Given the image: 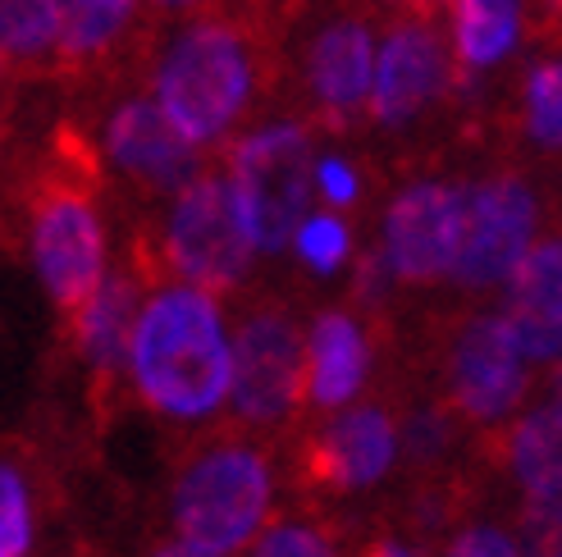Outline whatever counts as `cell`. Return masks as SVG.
I'll return each instance as SVG.
<instances>
[{
    "instance_id": "1",
    "label": "cell",
    "mask_w": 562,
    "mask_h": 557,
    "mask_svg": "<svg viewBox=\"0 0 562 557\" xmlns=\"http://www.w3.org/2000/svg\"><path fill=\"white\" fill-rule=\"evenodd\" d=\"M289 33L284 19L247 0L192 14L151 55V101L196 151H229L261 128L270 105L289 101Z\"/></svg>"
},
{
    "instance_id": "2",
    "label": "cell",
    "mask_w": 562,
    "mask_h": 557,
    "mask_svg": "<svg viewBox=\"0 0 562 557\" xmlns=\"http://www.w3.org/2000/svg\"><path fill=\"white\" fill-rule=\"evenodd\" d=\"M105 179L110 174L92 133L78 120H60L46 137L42 160L27 164L14 179V192H5L14 215L10 247H27L46 297L60 311L65 339L78 333L105 284Z\"/></svg>"
},
{
    "instance_id": "3",
    "label": "cell",
    "mask_w": 562,
    "mask_h": 557,
    "mask_svg": "<svg viewBox=\"0 0 562 557\" xmlns=\"http://www.w3.org/2000/svg\"><path fill=\"white\" fill-rule=\"evenodd\" d=\"M403 366L458 411L471 434L508 425L526 407L536 366L521 356L517 333L503 306L453 297L420 316L412 348L398 352Z\"/></svg>"
},
{
    "instance_id": "4",
    "label": "cell",
    "mask_w": 562,
    "mask_h": 557,
    "mask_svg": "<svg viewBox=\"0 0 562 557\" xmlns=\"http://www.w3.org/2000/svg\"><path fill=\"white\" fill-rule=\"evenodd\" d=\"M279 448L229 421H211L170 457V525L211 557H234L257 544L274 516Z\"/></svg>"
},
{
    "instance_id": "5",
    "label": "cell",
    "mask_w": 562,
    "mask_h": 557,
    "mask_svg": "<svg viewBox=\"0 0 562 557\" xmlns=\"http://www.w3.org/2000/svg\"><path fill=\"white\" fill-rule=\"evenodd\" d=\"M128 379L165 421H211L234 388V352L224 339L220 302L192 284L147 293L128 343Z\"/></svg>"
},
{
    "instance_id": "6",
    "label": "cell",
    "mask_w": 562,
    "mask_h": 557,
    "mask_svg": "<svg viewBox=\"0 0 562 557\" xmlns=\"http://www.w3.org/2000/svg\"><path fill=\"white\" fill-rule=\"evenodd\" d=\"M234 325V388L224 421L257 434L266 443H284L306 416V325L302 302L289 288L251 284L229 297Z\"/></svg>"
},
{
    "instance_id": "7",
    "label": "cell",
    "mask_w": 562,
    "mask_h": 557,
    "mask_svg": "<svg viewBox=\"0 0 562 557\" xmlns=\"http://www.w3.org/2000/svg\"><path fill=\"white\" fill-rule=\"evenodd\" d=\"M448 124H458V60L448 37V5L384 10L367 128L398 147V164H416V151Z\"/></svg>"
},
{
    "instance_id": "8",
    "label": "cell",
    "mask_w": 562,
    "mask_h": 557,
    "mask_svg": "<svg viewBox=\"0 0 562 557\" xmlns=\"http://www.w3.org/2000/svg\"><path fill=\"white\" fill-rule=\"evenodd\" d=\"M384 10L371 0L306 5L289 33V101L325 137H352L371 124L375 92V27Z\"/></svg>"
},
{
    "instance_id": "9",
    "label": "cell",
    "mask_w": 562,
    "mask_h": 557,
    "mask_svg": "<svg viewBox=\"0 0 562 557\" xmlns=\"http://www.w3.org/2000/svg\"><path fill=\"white\" fill-rule=\"evenodd\" d=\"M398 466V388L389 375L361 402L297 425L279 443V476L289 480L293 503L334 512L344 498L371 493Z\"/></svg>"
},
{
    "instance_id": "10",
    "label": "cell",
    "mask_w": 562,
    "mask_h": 557,
    "mask_svg": "<svg viewBox=\"0 0 562 557\" xmlns=\"http://www.w3.org/2000/svg\"><path fill=\"white\" fill-rule=\"evenodd\" d=\"M143 219L175 284H192L211 297H234L251 284L257 242L224 160H211L206 174H196L170 206H160V219Z\"/></svg>"
},
{
    "instance_id": "11",
    "label": "cell",
    "mask_w": 562,
    "mask_h": 557,
    "mask_svg": "<svg viewBox=\"0 0 562 557\" xmlns=\"http://www.w3.org/2000/svg\"><path fill=\"white\" fill-rule=\"evenodd\" d=\"M251 242L261 257H284L316 192V128L302 120H274L251 128L224 151Z\"/></svg>"
},
{
    "instance_id": "12",
    "label": "cell",
    "mask_w": 562,
    "mask_h": 557,
    "mask_svg": "<svg viewBox=\"0 0 562 557\" xmlns=\"http://www.w3.org/2000/svg\"><path fill=\"white\" fill-rule=\"evenodd\" d=\"M471 225V179L412 170L380 215V252L398 288L430 293L453 284Z\"/></svg>"
},
{
    "instance_id": "13",
    "label": "cell",
    "mask_w": 562,
    "mask_h": 557,
    "mask_svg": "<svg viewBox=\"0 0 562 557\" xmlns=\"http://www.w3.org/2000/svg\"><path fill=\"white\" fill-rule=\"evenodd\" d=\"M544 225V183L540 174L521 160H503L471 179V225H467V247L453 270L458 297L485 302L498 288L513 284L517 265L530 257V247L540 242Z\"/></svg>"
},
{
    "instance_id": "14",
    "label": "cell",
    "mask_w": 562,
    "mask_h": 557,
    "mask_svg": "<svg viewBox=\"0 0 562 557\" xmlns=\"http://www.w3.org/2000/svg\"><path fill=\"white\" fill-rule=\"evenodd\" d=\"M101 101L105 115L97 147L105 160V174H115L128 187V197H137L147 211L170 206L196 174H206L211 156L183 143L170 128V120L160 115V105L133 88V78L105 88Z\"/></svg>"
},
{
    "instance_id": "15",
    "label": "cell",
    "mask_w": 562,
    "mask_h": 557,
    "mask_svg": "<svg viewBox=\"0 0 562 557\" xmlns=\"http://www.w3.org/2000/svg\"><path fill=\"white\" fill-rule=\"evenodd\" d=\"M481 147L562 179V42L540 37V55H530L498 92Z\"/></svg>"
},
{
    "instance_id": "16",
    "label": "cell",
    "mask_w": 562,
    "mask_h": 557,
    "mask_svg": "<svg viewBox=\"0 0 562 557\" xmlns=\"http://www.w3.org/2000/svg\"><path fill=\"white\" fill-rule=\"evenodd\" d=\"M384 375V352L352 306H321L306 320V421L344 411L371 394Z\"/></svg>"
},
{
    "instance_id": "17",
    "label": "cell",
    "mask_w": 562,
    "mask_h": 557,
    "mask_svg": "<svg viewBox=\"0 0 562 557\" xmlns=\"http://www.w3.org/2000/svg\"><path fill=\"white\" fill-rule=\"evenodd\" d=\"M143 284L133 278V270H115L105 274V284L97 293V302L88 306L78 333H74V348L88 366V407H92V421L97 430L110 425L120 398H124V361H128V343H133V325H137V311H143Z\"/></svg>"
},
{
    "instance_id": "18",
    "label": "cell",
    "mask_w": 562,
    "mask_h": 557,
    "mask_svg": "<svg viewBox=\"0 0 562 557\" xmlns=\"http://www.w3.org/2000/svg\"><path fill=\"white\" fill-rule=\"evenodd\" d=\"M530 366H562V234H544L517 265L503 302Z\"/></svg>"
},
{
    "instance_id": "19",
    "label": "cell",
    "mask_w": 562,
    "mask_h": 557,
    "mask_svg": "<svg viewBox=\"0 0 562 557\" xmlns=\"http://www.w3.org/2000/svg\"><path fill=\"white\" fill-rule=\"evenodd\" d=\"M475 466L494 485H513L517 493L562 476V425L549 402L517 411L508 425L475 434Z\"/></svg>"
},
{
    "instance_id": "20",
    "label": "cell",
    "mask_w": 562,
    "mask_h": 557,
    "mask_svg": "<svg viewBox=\"0 0 562 557\" xmlns=\"http://www.w3.org/2000/svg\"><path fill=\"white\" fill-rule=\"evenodd\" d=\"M448 37L462 88L490 92V73L517 55L526 37V5L521 0H448Z\"/></svg>"
},
{
    "instance_id": "21",
    "label": "cell",
    "mask_w": 562,
    "mask_h": 557,
    "mask_svg": "<svg viewBox=\"0 0 562 557\" xmlns=\"http://www.w3.org/2000/svg\"><path fill=\"white\" fill-rule=\"evenodd\" d=\"M60 46V0H0V55L10 78H50Z\"/></svg>"
},
{
    "instance_id": "22",
    "label": "cell",
    "mask_w": 562,
    "mask_h": 557,
    "mask_svg": "<svg viewBox=\"0 0 562 557\" xmlns=\"http://www.w3.org/2000/svg\"><path fill=\"white\" fill-rule=\"evenodd\" d=\"M344 535L348 531L334 512L293 503L266 521V531L257 535L247 557H344Z\"/></svg>"
},
{
    "instance_id": "23",
    "label": "cell",
    "mask_w": 562,
    "mask_h": 557,
    "mask_svg": "<svg viewBox=\"0 0 562 557\" xmlns=\"http://www.w3.org/2000/svg\"><path fill=\"white\" fill-rule=\"evenodd\" d=\"M513 531L526 557H562V476L517 493Z\"/></svg>"
},
{
    "instance_id": "24",
    "label": "cell",
    "mask_w": 562,
    "mask_h": 557,
    "mask_svg": "<svg viewBox=\"0 0 562 557\" xmlns=\"http://www.w3.org/2000/svg\"><path fill=\"white\" fill-rule=\"evenodd\" d=\"M293 247H297V261L312 270V274H334V270L348 261V252H352V229H348L344 215L325 211V215H312L297 229Z\"/></svg>"
},
{
    "instance_id": "25",
    "label": "cell",
    "mask_w": 562,
    "mask_h": 557,
    "mask_svg": "<svg viewBox=\"0 0 562 557\" xmlns=\"http://www.w3.org/2000/svg\"><path fill=\"white\" fill-rule=\"evenodd\" d=\"M371 174H375V160H371V170H367V164H361L357 156L334 151V156L316 160V192L325 197V206H329L334 215H348V211H357V206H367Z\"/></svg>"
},
{
    "instance_id": "26",
    "label": "cell",
    "mask_w": 562,
    "mask_h": 557,
    "mask_svg": "<svg viewBox=\"0 0 562 557\" xmlns=\"http://www.w3.org/2000/svg\"><path fill=\"white\" fill-rule=\"evenodd\" d=\"M33 508L14 466H0V557H23L33 539Z\"/></svg>"
},
{
    "instance_id": "27",
    "label": "cell",
    "mask_w": 562,
    "mask_h": 557,
    "mask_svg": "<svg viewBox=\"0 0 562 557\" xmlns=\"http://www.w3.org/2000/svg\"><path fill=\"white\" fill-rule=\"evenodd\" d=\"M439 557H526V553L517 544V531H508V525H498V521H485V512H481V516H471L462 531L448 535Z\"/></svg>"
},
{
    "instance_id": "28",
    "label": "cell",
    "mask_w": 562,
    "mask_h": 557,
    "mask_svg": "<svg viewBox=\"0 0 562 557\" xmlns=\"http://www.w3.org/2000/svg\"><path fill=\"white\" fill-rule=\"evenodd\" d=\"M536 37L562 42V0H536Z\"/></svg>"
},
{
    "instance_id": "29",
    "label": "cell",
    "mask_w": 562,
    "mask_h": 557,
    "mask_svg": "<svg viewBox=\"0 0 562 557\" xmlns=\"http://www.w3.org/2000/svg\"><path fill=\"white\" fill-rule=\"evenodd\" d=\"M247 5H261V10H270L274 19H284L289 27L306 14V5H312V0H247Z\"/></svg>"
},
{
    "instance_id": "30",
    "label": "cell",
    "mask_w": 562,
    "mask_h": 557,
    "mask_svg": "<svg viewBox=\"0 0 562 557\" xmlns=\"http://www.w3.org/2000/svg\"><path fill=\"white\" fill-rule=\"evenodd\" d=\"M224 0H151L156 14H202V10H215Z\"/></svg>"
},
{
    "instance_id": "31",
    "label": "cell",
    "mask_w": 562,
    "mask_h": 557,
    "mask_svg": "<svg viewBox=\"0 0 562 557\" xmlns=\"http://www.w3.org/2000/svg\"><path fill=\"white\" fill-rule=\"evenodd\" d=\"M151 557H211V553H202V548H192L188 539L170 535V539H160V544L151 548Z\"/></svg>"
},
{
    "instance_id": "32",
    "label": "cell",
    "mask_w": 562,
    "mask_h": 557,
    "mask_svg": "<svg viewBox=\"0 0 562 557\" xmlns=\"http://www.w3.org/2000/svg\"><path fill=\"white\" fill-rule=\"evenodd\" d=\"M544 402L553 407L558 425H562V366H553V375H549V398H544Z\"/></svg>"
},
{
    "instance_id": "33",
    "label": "cell",
    "mask_w": 562,
    "mask_h": 557,
    "mask_svg": "<svg viewBox=\"0 0 562 557\" xmlns=\"http://www.w3.org/2000/svg\"><path fill=\"white\" fill-rule=\"evenodd\" d=\"M389 5H448V0H389Z\"/></svg>"
},
{
    "instance_id": "34",
    "label": "cell",
    "mask_w": 562,
    "mask_h": 557,
    "mask_svg": "<svg viewBox=\"0 0 562 557\" xmlns=\"http://www.w3.org/2000/svg\"><path fill=\"white\" fill-rule=\"evenodd\" d=\"M0 69H10V65H5V55H0Z\"/></svg>"
}]
</instances>
